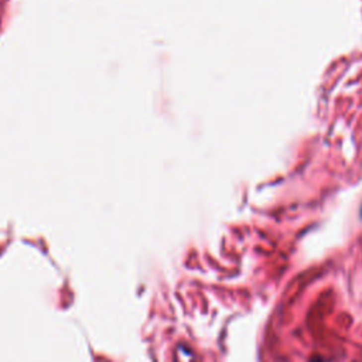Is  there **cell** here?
<instances>
[]
</instances>
